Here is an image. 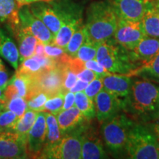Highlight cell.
<instances>
[{"label":"cell","instance_id":"38","mask_svg":"<svg viewBox=\"0 0 159 159\" xmlns=\"http://www.w3.org/2000/svg\"><path fill=\"white\" fill-rule=\"evenodd\" d=\"M77 79L82 80L86 81V82L90 83L92 80H94L95 78H97V75L91 69L85 68L80 72H79L77 75Z\"/></svg>","mask_w":159,"mask_h":159},{"label":"cell","instance_id":"11","mask_svg":"<svg viewBox=\"0 0 159 159\" xmlns=\"http://www.w3.org/2000/svg\"><path fill=\"white\" fill-rule=\"evenodd\" d=\"M96 117L99 123L116 116L123 108V101L102 89L94 99Z\"/></svg>","mask_w":159,"mask_h":159},{"label":"cell","instance_id":"35","mask_svg":"<svg viewBox=\"0 0 159 159\" xmlns=\"http://www.w3.org/2000/svg\"><path fill=\"white\" fill-rule=\"evenodd\" d=\"M103 89V83H102V77H97L94 80H92L88 84L85 90L83 91L85 94L88 96L89 98H91L92 100H94L97 94Z\"/></svg>","mask_w":159,"mask_h":159},{"label":"cell","instance_id":"13","mask_svg":"<svg viewBox=\"0 0 159 159\" xmlns=\"http://www.w3.org/2000/svg\"><path fill=\"white\" fill-rule=\"evenodd\" d=\"M30 11L41 20L55 35L61 28L63 20L52 5L47 2H36L29 5Z\"/></svg>","mask_w":159,"mask_h":159},{"label":"cell","instance_id":"39","mask_svg":"<svg viewBox=\"0 0 159 159\" xmlns=\"http://www.w3.org/2000/svg\"><path fill=\"white\" fill-rule=\"evenodd\" d=\"M75 105V93L69 91L64 94V102L62 110H66L71 108L72 106Z\"/></svg>","mask_w":159,"mask_h":159},{"label":"cell","instance_id":"49","mask_svg":"<svg viewBox=\"0 0 159 159\" xmlns=\"http://www.w3.org/2000/svg\"><path fill=\"white\" fill-rule=\"evenodd\" d=\"M4 110V107H3V105L1 104V103H0V114H1L2 113V111Z\"/></svg>","mask_w":159,"mask_h":159},{"label":"cell","instance_id":"34","mask_svg":"<svg viewBox=\"0 0 159 159\" xmlns=\"http://www.w3.org/2000/svg\"><path fill=\"white\" fill-rule=\"evenodd\" d=\"M62 67L63 69V91L66 93V91L70 90L71 87L75 84V83L77 80V74L71 71L68 68L67 64L63 66Z\"/></svg>","mask_w":159,"mask_h":159},{"label":"cell","instance_id":"7","mask_svg":"<svg viewBox=\"0 0 159 159\" xmlns=\"http://www.w3.org/2000/svg\"><path fill=\"white\" fill-rule=\"evenodd\" d=\"M144 37L146 35L142 30L140 21L119 19L114 38L116 42L125 49L132 51Z\"/></svg>","mask_w":159,"mask_h":159},{"label":"cell","instance_id":"14","mask_svg":"<svg viewBox=\"0 0 159 159\" xmlns=\"http://www.w3.org/2000/svg\"><path fill=\"white\" fill-rule=\"evenodd\" d=\"M148 0H111L119 19L140 21Z\"/></svg>","mask_w":159,"mask_h":159},{"label":"cell","instance_id":"32","mask_svg":"<svg viewBox=\"0 0 159 159\" xmlns=\"http://www.w3.org/2000/svg\"><path fill=\"white\" fill-rule=\"evenodd\" d=\"M4 110H9L15 113L19 118L23 116L27 111V101L22 97L16 96L6 102L3 105Z\"/></svg>","mask_w":159,"mask_h":159},{"label":"cell","instance_id":"46","mask_svg":"<svg viewBox=\"0 0 159 159\" xmlns=\"http://www.w3.org/2000/svg\"><path fill=\"white\" fill-rule=\"evenodd\" d=\"M152 122H153L154 124H159V112L155 116L153 119H152Z\"/></svg>","mask_w":159,"mask_h":159},{"label":"cell","instance_id":"18","mask_svg":"<svg viewBox=\"0 0 159 159\" xmlns=\"http://www.w3.org/2000/svg\"><path fill=\"white\" fill-rule=\"evenodd\" d=\"M108 155L105 152L102 141L96 134L89 132L87 128L83 133L81 158L99 159L107 158Z\"/></svg>","mask_w":159,"mask_h":159},{"label":"cell","instance_id":"17","mask_svg":"<svg viewBox=\"0 0 159 159\" xmlns=\"http://www.w3.org/2000/svg\"><path fill=\"white\" fill-rule=\"evenodd\" d=\"M20 6L16 0H0V24H4L16 36L21 22L19 19Z\"/></svg>","mask_w":159,"mask_h":159},{"label":"cell","instance_id":"31","mask_svg":"<svg viewBox=\"0 0 159 159\" xmlns=\"http://www.w3.org/2000/svg\"><path fill=\"white\" fill-rule=\"evenodd\" d=\"M64 94L63 92H59L49 97L43 106L42 111H47L56 116L60 111H62Z\"/></svg>","mask_w":159,"mask_h":159},{"label":"cell","instance_id":"16","mask_svg":"<svg viewBox=\"0 0 159 159\" xmlns=\"http://www.w3.org/2000/svg\"><path fill=\"white\" fill-rule=\"evenodd\" d=\"M129 52L133 61L137 65H142L159 52V38L144 37L132 51Z\"/></svg>","mask_w":159,"mask_h":159},{"label":"cell","instance_id":"37","mask_svg":"<svg viewBox=\"0 0 159 159\" xmlns=\"http://www.w3.org/2000/svg\"><path fill=\"white\" fill-rule=\"evenodd\" d=\"M45 54L47 57H52V58H57L61 57L62 55L66 54L65 49L61 47L55 46L52 43L47 44L44 46Z\"/></svg>","mask_w":159,"mask_h":159},{"label":"cell","instance_id":"10","mask_svg":"<svg viewBox=\"0 0 159 159\" xmlns=\"http://www.w3.org/2000/svg\"><path fill=\"white\" fill-rule=\"evenodd\" d=\"M27 142L14 131L0 132V158H28Z\"/></svg>","mask_w":159,"mask_h":159},{"label":"cell","instance_id":"1","mask_svg":"<svg viewBox=\"0 0 159 159\" xmlns=\"http://www.w3.org/2000/svg\"><path fill=\"white\" fill-rule=\"evenodd\" d=\"M129 114L151 122L159 112V85L147 80H134L130 94L123 101Z\"/></svg>","mask_w":159,"mask_h":159},{"label":"cell","instance_id":"42","mask_svg":"<svg viewBox=\"0 0 159 159\" xmlns=\"http://www.w3.org/2000/svg\"><path fill=\"white\" fill-rule=\"evenodd\" d=\"M44 44L39 41L37 43L36 47L35 49L34 55H37V56H46L45 51H44Z\"/></svg>","mask_w":159,"mask_h":159},{"label":"cell","instance_id":"47","mask_svg":"<svg viewBox=\"0 0 159 159\" xmlns=\"http://www.w3.org/2000/svg\"><path fill=\"white\" fill-rule=\"evenodd\" d=\"M5 88H6V86H4V87H0V103H1V102H2V99L3 93H4V91H5Z\"/></svg>","mask_w":159,"mask_h":159},{"label":"cell","instance_id":"2","mask_svg":"<svg viewBox=\"0 0 159 159\" xmlns=\"http://www.w3.org/2000/svg\"><path fill=\"white\" fill-rule=\"evenodd\" d=\"M119 18L111 0H98L89 5L84 25L88 38L100 43L114 37Z\"/></svg>","mask_w":159,"mask_h":159},{"label":"cell","instance_id":"23","mask_svg":"<svg viewBox=\"0 0 159 159\" xmlns=\"http://www.w3.org/2000/svg\"><path fill=\"white\" fill-rule=\"evenodd\" d=\"M128 76L141 78L159 83V52L148 62L135 69Z\"/></svg>","mask_w":159,"mask_h":159},{"label":"cell","instance_id":"28","mask_svg":"<svg viewBox=\"0 0 159 159\" xmlns=\"http://www.w3.org/2000/svg\"><path fill=\"white\" fill-rule=\"evenodd\" d=\"M86 37V32L84 25L80 27L69 40L68 44L65 48V52L67 55L71 57H75L80 46L84 42Z\"/></svg>","mask_w":159,"mask_h":159},{"label":"cell","instance_id":"43","mask_svg":"<svg viewBox=\"0 0 159 159\" xmlns=\"http://www.w3.org/2000/svg\"><path fill=\"white\" fill-rule=\"evenodd\" d=\"M17 2L20 7L24 5H29L33 2H36L38 0H16Z\"/></svg>","mask_w":159,"mask_h":159},{"label":"cell","instance_id":"51","mask_svg":"<svg viewBox=\"0 0 159 159\" xmlns=\"http://www.w3.org/2000/svg\"><path fill=\"white\" fill-rule=\"evenodd\" d=\"M159 142V141H158ZM158 158H159V142H158Z\"/></svg>","mask_w":159,"mask_h":159},{"label":"cell","instance_id":"26","mask_svg":"<svg viewBox=\"0 0 159 159\" xmlns=\"http://www.w3.org/2000/svg\"><path fill=\"white\" fill-rule=\"evenodd\" d=\"M38 116V111L27 109L25 113L18 121L14 132L19 135L27 144V136Z\"/></svg>","mask_w":159,"mask_h":159},{"label":"cell","instance_id":"20","mask_svg":"<svg viewBox=\"0 0 159 159\" xmlns=\"http://www.w3.org/2000/svg\"><path fill=\"white\" fill-rule=\"evenodd\" d=\"M19 43V61L22 62L25 59L34 55L38 39L25 27L20 25V27L16 35Z\"/></svg>","mask_w":159,"mask_h":159},{"label":"cell","instance_id":"3","mask_svg":"<svg viewBox=\"0 0 159 159\" xmlns=\"http://www.w3.org/2000/svg\"><path fill=\"white\" fill-rule=\"evenodd\" d=\"M96 60L114 74L129 75L139 66L131 59L130 52L117 43L114 39L98 43Z\"/></svg>","mask_w":159,"mask_h":159},{"label":"cell","instance_id":"48","mask_svg":"<svg viewBox=\"0 0 159 159\" xmlns=\"http://www.w3.org/2000/svg\"><path fill=\"white\" fill-rule=\"evenodd\" d=\"M5 69V65H4L2 61L0 59V70H1V69Z\"/></svg>","mask_w":159,"mask_h":159},{"label":"cell","instance_id":"41","mask_svg":"<svg viewBox=\"0 0 159 159\" xmlns=\"http://www.w3.org/2000/svg\"><path fill=\"white\" fill-rule=\"evenodd\" d=\"M9 74L6 69L0 70V87L7 86L9 82Z\"/></svg>","mask_w":159,"mask_h":159},{"label":"cell","instance_id":"36","mask_svg":"<svg viewBox=\"0 0 159 159\" xmlns=\"http://www.w3.org/2000/svg\"><path fill=\"white\" fill-rule=\"evenodd\" d=\"M85 67L87 69H91L92 70L95 74L97 75V77H103L105 75H108L109 71L105 68L102 64H100L96 59L91 60V61H86L85 62Z\"/></svg>","mask_w":159,"mask_h":159},{"label":"cell","instance_id":"29","mask_svg":"<svg viewBox=\"0 0 159 159\" xmlns=\"http://www.w3.org/2000/svg\"><path fill=\"white\" fill-rule=\"evenodd\" d=\"M98 43L89 39L86 35L84 42L79 48L75 57L80 59L83 62L96 59Z\"/></svg>","mask_w":159,"mask_h":159},{"label":"cell","instance_id":"33","mask_svg":"<svg viewBox=\"0 0 159 159\" xmlns=\"http://www.w3.org/2000/svg\"><path fill=\"white\" fill-rule=\"evenodd\" d=\"M50 96L44 91H39L27 100V109L35 111H42L43 106Z\"/></svg>","mask_w":159,"mask_h":159},{"label":"cell","instance_id":"8","mask_svg":"<svg viewBox=\"0 0 159 159\" xmlns=\"http://www.w3.org/2000/svg\"><path fill=\"white\" fill-rule=\"evenodd\" d=\"M63 69L57 66L55 68L43 70L38 76L32 80V88L38 91H44L52 97L59 92H63Z\"/></svg>","mask_w":159,"mask_h":159},{"label":"cell","instance_id":"24","mask_svg":"<svg viewBox=\"0 0 159 159\" xmlns=\"http://www.w3.org/2000/svg\"><path fill=\"white\" fill-rule=\"evenodd\" d=\"M46 120H47V136H46V142L42 152L57 144L63 136L55 115L49 112H46Z\"/></svg>","mask_w":159,"mask_h":159},{"label":"cell","instance_id":"44","mask_svg":"<svg viewBox=\"0 0 159 159\" xmlns=\"http://www.w3.org/2000/svg\"><path fill=\"white\" fill-rule=\"evenodd\" d=\"M153 132L154 134L156 135V136L158 139V140L159 141V124H153Z\"/></svg>","mask_w":159,"mask_h":159},{"label":"cell","instance_id":"4","mask_svg":"<svg viewBox=\"0 0 159 159\" xmlns=\"http://www.w3.org/2000/svg\"><path fill=\"white\" fill-rule=\"evenodd\" d=\"M158 142L153 132L135 123L129 132L125 151L130 158L158 159Z\"/></svg>","mask_w":159,"mask_h":159},{"label":"cell","instance_id":"15","mask_svg":"<svg viewBox=\"0 0 159 159\" xmlns=\"http://www.w3.org/2000/svg\"><path fill=\"white\" fill-rule=\"evenodd\" d=\"M134 80L132 76L109 73L102 77L103 89L119 98H125L130 94Z\"/></svg>","mask_w":159,"mask_h":159},{"label":"cell","instance_id":"6","mask_svg":"<svg viewBox=\"0 0 159 159\" xmlns=\"http://www.w3.org/2000/svg\"><path fill=\"white\" fill-rule=\"evenodd\" d=\"M86 127L84 125L63 135L54 147L44 151L39 158L80 159L81 158L83 133Z\"/></svg>","mask_w":159,"mask_h":159},{"label":"cell","instance_id":"50","mask_svg":"<svg viewBox=\"0 0 159 159\" xmlns=\"http://www.w3.org/2000/svg\"><path fill=\"white\" fill-rule=\"evenodd\" d=\"M52 0H38V2H50Z\"/></svg>","mask_w":159,"mask_h":159},{"label":"cell","instance_id":"12","mask_svg":"<svg viewBox=\"0 0 159 159\" xmlns=\"http://www.w3.org/2000/svg\"><path fill=\"white\" fill-rule=\"evenodd\" d=\"M47 136L46 112L39 111L37 118L27 136V152L31 158H40Z\"/></svg>","mask_w":159,"mask_h":159},{"label":"cell","instance_id":"45","mask_svg":"<svg viewBox=\"0 0 159 159\" xmlns=\"http://www.w3.org/2000/svg\"><path fill=\"white\" fill-rule=\"evenodd\" d=\"M151 2H152V5H153L155 9H156L159 16V0H151Z\"/></svg>","mask_w":159,"mask_h":159},{"label":"cell","instance_id":"30","mask_svg":"<svg viewBox=\"0 0 159 159\" xmlns=\"http://www.w3.org/2000/svg\"><path fill=\"white\" fill-rule=\"evenodd\" d=\"M19 117L9 110H3L0 114V132L14 131Z\"/></svg>","mask_w":159,"mask_h":159},{"label":"cell","instance_id":"21","mask_svg":"<svg viewBox=\"0 0 159 159\" xmlns=\"http://www.w3.org/2000/svg\"><path fill=\"white\" fill-rule=\"evenodd\" d=\"M146 36L159 38V16L151 0H148L144 16L140 21Z\"/></svg>","mask_w":159,"mask_h":159},{"label":"cell","instance_id":"9","mask_svg":"<svg viewBox=\"0 0 159 159\" xmlns=\"http://www.w3.org/2000/svg\"><path fill=\"white\" fill-rule=\"evenodd\" d=\"M19 14L21 25L28 30L38 41L44 45L53 43L55 35L41 20L32 13L29 5L21 6Z\"/></svg>","mask_w":159,"mask_h":159},{"label":"cell","instance_id":"25","mask_svg":"<svg viewBox=\"0 0 159 159\" xmlns=\"http://www.w3.org/2000/svg\"><path fill=\"white\" fill-rule=\"evenodd\" d=\"M43 71L39 61L33 56L21 62V64L18 66L16 71V75L33 80Z\"/></svg>","mask_w":159,"mask_h":159},{"label":"cell","instance_id":"5","mask_svg":"<svg viewBox=\"0 0 159 159\" xmlns=\"http://www.w3.org/2000/svg\"><path fill=\"white\" fill-rule=\"evenodd\" d=\"M134 122L127 115L118 114L105 121L101 126V134L106 148L113 153L125 150L127 140Z\"/></svg>","mask_w":159,"mask_h":159},{"label":"cell","instance_id":"40","mask_svg":"<svg viewBox=\"0 0 159 159\" xmlns=\"http://www.w3.org/2000/svg\"><path fill=\"white\" fill-rule=\"evenodd\" d=\"M89 83L86 82V81L82 80L77 79V82L75 83V84L71 87V89L69 91H71L73 93H77L80 92V91H83L85 90V89L86 88V86L88 85Z\"/></svg>","mask_w":159,"mask_h":159},{"label":"cell","instance_id":"19","mask_svg":"<svg viewBox=\"0 0 159 159\" xmlns=\"http://www.w3.org/2000/svg\"><path fill=\"white\" fill-rule=\"evenodd\" d=\"M56 118L62 136L82 126L85 121H88L76 105L60 111L56 115Z\"/></svg>","mask_w":159,"mask_h":159},{"label":"cell","instance_id":"27","mask_svg":"<svg viewBox=\"0 0 159 159\" xmlns=\"http://www.w3.org/2000/svg\"><path fill=\"white\" fill-rule=\"evenodd\" d=\"M75 105L88 121L96 117L94 100L87 96L84 91L75 93Z\"/></svg>","mask_w":159,"mask_h":159},{"label":"cell","instance_id":"22","mask_svg":"<svg viewBox=\"0 0 159 159\" xmlns=\"http://www.w3.org/2000/svg\"><path fill=\"white\" fill-rule=\"evenodd\" d=\"M0 56L17 69L19 58V49L13 39L2 28H0Z\"/></svg>","mask_w":159,"mask_h":159}]
</instances>
